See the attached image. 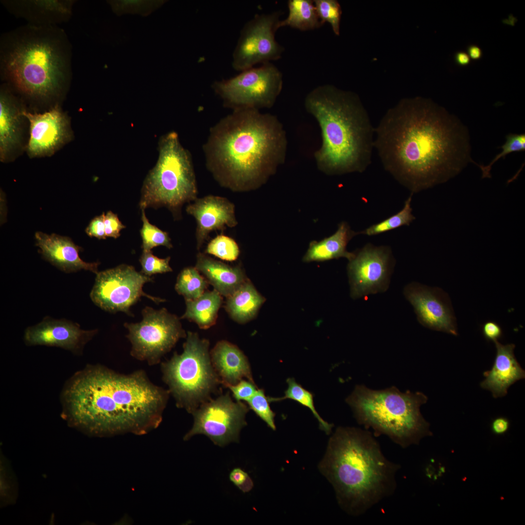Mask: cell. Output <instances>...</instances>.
<instances>
[{"label":"cell","instance_id":"1","mask_svg":"<svg viewBox=\"0 0 525 525\" xmlns=\"http://www.w3.org/2000/svg\"><path fill=\"white\" fill-rule=\"evenodd\" d=\"M374 133V147L384 168L412 194L446 182L474 162L467 128L428 99L401 100Z\"/></svg>","mask_w":525,"mask_h":525},{"label":"cell","instance_id":"2","mask_svg":"<svg viewBox=\"0 0 525 525\" xmlns=\"http://www.w3.org/2000/svg\"><path fill=\"white\" fill-rule=\"evenodd\" d=\"M170 394L143 370L123 374L90 365L69 381L62 401L69 420L88 434L140 435L160 424Z\"/></svg>","mask_w":525,"mask_h":525},{"label":"cell","instance_id":"3","mask_svg":"<svg viewBox=\"0 0 525 525\" xmlns=\"http://www.w3.org/2000/svg\"><path fill=\"white\" fill-rule=\"evenodd\" d=\"M283 131L276 117L255 109L233 110L210 129L203 145L206 166L222 187L256 189L283 158Z\"/></svg>","mask_w":525,"mask_h":525},{"label":"cell","instance_id":"4","mask_svg":"<svg viewBox=\"0 0 525 525\" xmlns=\"http://www.w3.org/2000/svg\"><path fill=\"white\" fill-rule=\"evenodd\" d=\"M72 55L63 29L27 23L0 36L1 79L23 101L50 108L60 104L69 88Z\"/></svg>","mask_w":525,"mask_h":525},{"label":"cell","instance_id":"5","mask_svg":"<svg viewBox=\"0 0 525 525\" xmlns=\"http://www.w3.org/2000/svg\"><path fill=\"white\" fill-rule=\"evenodd\" d=\"M322 465L340 504L355 515L364 513L395 489L398 465L386 459L366 430L338 428Z\"/></svg>","mask_w":525,"mask_h":525},{"label":"cell","instance_id":"6","mask_svg":"<svg viewBox=\"0 0 525 525\" xmlns=\"http://www.w3.org/2000/svg\"><path fill=\"white\" fill-rule=\"evenodd\" d=\"M305 105L321 129L319 168L330 175L365 171L371 162L374 128L358 96L324 85L307 95Z\"/></svg>","mask_w":525,"mask_h":525},{"label":"cell","instance_id":"7","mask_svg":"<svg viewBox=\"0 0 525 525\" xmlns=\"http://www.w3.org/2000/svg\"><path fill=\"white\" fill-rule=\"evenodd\" d=\"M427 400L421 392H402L394 386L374 390L358 385L346 402L358 423L406 448L432 435L430 424L420 412Z\"/></svg>","mask_w":525,"mask_h":525},{"label":"cell","instance_id":"8","mask_svg":"<svg viewBox=\"0 0 525 525\" xmlns=\"http://www.w3.org/2000/svg\"><path fill=\"white\" fill-rule=\"evenodd\" d=\"M158 145V159L143 181L139 207H165L178 220L183 206L197 198L192 156L175 131L163 135Z\"/></svg>","mask_w":525,"mask_h":525},{"label":"cell","instance_id":"9","mask_svg":"<svg viewBox=\"0 0 525 525\" xmlns=\"http://www.w3.org/2000/svg\"><path fill=\"white\" fill-rule=\"evenodd\" d=\"M209 342L188 332L181 354L161 363L162 380L175 398L176 405L192 414L211 399L221 382L211 363Z\"/></svg>","mask_w":525,"mask_h":525},{"label":"cell","instance_id":"10","mask_svg":"<svg viewBox=\"0 0 525 525\" xmlns=\"http://www.w3.org/2000/svg\"><path fill=\"white\" fill-rule=\"evenodd\" d=\"M282 85V73L269 62L241 71L230 78L216 81L211 88L225 107L259 110L273 105Z\"/></svg>","mask_w":525,"mask_h":525},{"label":"cell","instance_id":"11","mask_svg":"<svg viewBox=\"0 0 525 525\" xmlns=\"http://www.w3.org/2000/svg\"><path fill=\"white\" fill-rule=\"evenodd\" d=\"M142 315L139 323H124L128 330L126 337L132 345L131 355L153 366L159 363L179 339L186 337L187 334L178 317L165 308L156 310L146 306Z\"/></svg>","mask_w":525,"mask_h":525},{"label":"cell","instance_id":"12","mask_svg":"<svg viewBox=\"0 0 525 525\" xmlns=\"http://www.w3.org/2000/svg\"><path fill=\"white\" fill-rule=\"evenodd\" d=\"M96 275L90 297L96 305L106 312H122L133 316L130 308L142 297L157 304L165 301L143 292L144 284L153 281V278L138 272L132 265L122 264Z\"/></svg>","mask_w":525,"mask_h":525},{"label":"cell","instance_id":"13","mask_svg":"<svg viewBox=\"0 0 525 525\" xmlns=\"http://www.w3.org/2000/svg\"><path fill=\"white\" fill-rule=\"evenodd\" d=\"M249 408L242 401L233 402L228 392L211 399L192 412L194 423L184 440L203 434L219 446L238 442L241 429L246 425L245 418Z\"/></svg>","mask_w":525,"mask_h":525},{"label":"cell","instance_id":"14","mask_svg":"<svg viewBox=\"0 0 525 525\" xmlns=\"http://www.w3.org/2000/svg\"><path fill=\"white\" fill-rule=\"evenodd\" d=\"M281 14L280 11L257 14L245 23L232 54L234 70L241 71L280 58L284 48L276 40L275 34Z\"/></svg>","mask_w":525,"mask_h":525},{"label":"cell","instance_id":"15","mask_svg":"<svg viewBox=\"0 0 525 525\" xmlns=\"http://www.w3.org/2000/svg\"><path fill=\"white\" fill-rule=\"evenodd\" d=\"M354 253L347 265L351 297L385 291L395 264L390 247L368 243Z\"/></svg>","mask_w":525,"mask_h":525},{"label":"cell","instance_id":"16","mask_svg":"<svg viewBox=\"0 0 525 525\" xmlns=\"http://www.w3.org/2000/svg\"><path fill=\"white\" fill-rule=\"evenodd\" d=\"M23 114L29 123V138L26 150L30 158L50 157L71 140L70 120L56 104L43 113Z\"/></svg>","mask_w":525,"mask_h":525},{"label":"cell","instance_id":"17","mask_svg":"<svg viewBox=\"0 0 525 525\" xmlns=\"http://www.w3.org/2000/svg\"><path fill=\"white\" fill-rule=\"evenodd\" d=\"M404 294L413 306L423 326L433 330L458 335L456 318L448 295L442 289L417 282L404 288Z\"/></svg>","mask_w":525,"mask_h":525},{"label":"cell","instance_id":"18","mask_svg":"<svg viewBox=\"0 0 525 525\" xmlns=\"http://www.w3.org/2000/svg\"><path fill=\"white\" fill-rule=\"evenodd\" d=\"M97 332L82 330L78 324L65 318L47 316L39 323L26 329L24 340L28 346L59 347L80 354L86 344Z\"/></svg>","mask_w":525,"mask_h":525},{"label":"cell","instance_id":"19","mask_svg":"<svg viewBox=\"0 0 525 525\" xmlns=\"http://www.w3.org/2000/svg\"><path fill=\"white\" fill-rule=\"evenodd\" d=\"M24 101L3 83L0 90V159L13 161L24 148Z\"/></svg>","mask_w":525,"mask_h":525},{"label":"cell","instance_id":"20","mask_svg":"<svg viewBox=\"0 0 525 525\" xmlns=\"http://www.w3.org/2000/svg\"><path fill=\"white\" fill-rule=\"evenodd\" d=\"M188 214L196 222V240L199 249L212 231L233 228L238 224L235 206L225 197L209 195L197 198L186 207Z\"/></svg>","mask_w":525,"mask_h":525},{"label":"cell","instance_id":"21","mask_svg":"<svg viewBox=\"0 0 525 525\" xmlns=\"http://www.w3.org/2000/svg\"><path fill=\"white\" fill-rule=\"evenodd\" d=\"M36 245L44 258L66 273L81 270L98 273L99 262H87L81 259L80 247L69 237L37 231L35 233Z\"/></svg>","mask_w":525,"mask_h":525},{"label":"cell","instance_id":"22","mask_svg":"<svg viewBox=\"0 0 525 525\" xmlns=\"http://www.w3.org/2000/svg\"><path fill=\"white\" fill-rule=\"evenodd\" d=\"M74 0H2L5 8L17 18L35 25H57L68 21L72 16Z\"/></svg>","mask_w":525,"mask_h":525},{"label":"cell","instance_id":"23","mask_svg":"<svg viewBox=\"0 0 525 525\" xmlns=\"http://www.w3.org/2000/svg\"><path fill=\"white\" fill-rule=\"evenodd\" d=\"M496 355L490 370L483 373L485 379L480 387L491 392L494 398H501L508 393V388L517 381L525 378V371L517 360L514 350L515 345L494 342Z\"/></svg>","mask_w":525,"mask_h":525},{"label":"cell","instance_id":"24","mask_svg":"<svg viewBox=\"0 0 525 525\" xmlns=\"http://www.w3.org/2000/svg\"><path fill=\"white\" fill-rule=\"evenodd\" d=\"M210 356L213 367L224 386L235 385L244 378L254 382L247 357L235 345L220 341L212 349Z\"/></svg>","mask_w":525,"mask_h":525},{"label":"cell","instance_id":"25","mask_svg":"<svg viewBox=\"0 0 525 525\" xmlns=\"http://www.w3.org/2000/svg\"><path fill=\"white\" fill-rule=\"evenodd\" d=\"M195 267L214 290L227 298L248 279L240 266H230L201 253L197 255Z\"/></svg>","mask_w":525,"mask_h":525},{"label":"cell","instance_id":"26","mask_svg":"<svg viewBox=\"0 0 525 525\" xmlns=\"http://www.w3.org/2000/svg\"><path fill=\"white\" fill-rule=\"evenodd\" d=\"M358 235V232L353 231L347 222L342 221L338 224L336 231L331 236L319 241H311L302 261L320 262L340 258L350 261L355 253L348 251L347 246L352 238Z\"/></svg>","mask_w":525,"mask_h":525},{"label":"cell","instance_id":"27","mask_svg":"<svg viewBox=\"0 0 525 525\" xmlns=\"http://www.w3.org/2000/svg\"><path fill=\"white\" fill-rule=\"evenodd\" d=\"M265 300L264 298L247 279L227 298L226 308L234 320L245 323L256 315Z\"/></svg>","mask_w":525,"mask_h":525},{"label":"cell","instance_id":"28","mask_svg":"<svg viewBox=\"0 0 525 525\" xmlns=\"http://www.w3.org/2000/svg\"><path fill=\"white\" fill-rule=\"evenodd\" d=\"M221 296L214 289L205 291L194 300H185L186 311L181 318L195 322L201 329L210 328L216 323L222 302Z\"/></svg>","mask_w":525,"mask_h":525},{"label":"cell","instance_id":"29","mask_svg":"<svg viewBox=\"0 0 525 525\" xmlns=\"http://www.w3.org/2000/svg\"><path fill=\"white\" fill-rule=\"evenodd\" d=\"M287 5L289 14L286 18L280 21V28L289 26L306 31L319 28L323 25L313 0H289Z\"/></svg>","mask_w":525,"mask_h":525},{"label":"cell","instance_id":"30","mask_svg":"<svg viewBox=\"0 0 525 525\" xmlns=\"http://www.w3.org/2000/svg\"><path fill=\"white\" fill-rule=\"evenodd\" d=\"M208 283L195 267H187L178 274L175 289L185 300H194L205 292Z\"/></svg>","mask_w":525,"mask_h":525},{"label":"cell","instance_id":"31","mask_svg":"<svg viewBox=\"0 0 525 525\" xmlns=\"http://www.w3.org/2000/svg\"><path fill=\"white\" fill-rule=\"evenodd\" d=\"M286 382L288 387L284 392V396L280 398L269 397L270 402H279L286 399L297 402L302 405L308 407L317 420L320 428L327 434H329L331 431L332 425L323 420L316 411L314 403L313 393L304 388L293 378H288Z\"/></svg>","mask_w":525,"mask_h":525},{"label":"cell","instance_id":"32","mask_svg":"<svg viewBox=\"0 0 525 525\" xmlns=\"http://www.w3.org/2000/svg\"><path fill=\"white\" fill-rule=\"evenodd\" d=\"M413 194L404 201L402 209L396 214L376 224L372 225L365 229L358 232L359 234L372 236L385 233L400 227L408 226L415 219L412 214L411 201Z\"/></svg>","mask_w":525,"mask_h":525},{"label":"cell","instance_id":"33","mask_svg":"<svg viewBox=\"0 0 525 525\" xmlns=\"http://www.w3.org/2000/svg\"><path fill=\"white\" fill-rule=\"evenodd\" d=\"M141 211L142 226L140 233L142 239V251H151L154 247L158 246L172 248L173 245L168 233L149 222L146 216L145 209H141Z\"/></svg>","mask_w":525,"mask_h":525},{"label":"cell","instance_id":"34","mask_svg":"<svg viewBox=\"0 0 525 525\" xmlns=\"http://www.w3.org/2000/svg\"><path fill=\"white\" fill-rule=\"evenodd\" d=\"M205 253L213 255L222 260L232 262L238 258L240 249L233 239L220 234L209 242L206 247Z\"/></svg>","mask_w":525,"mask_h":525},{"label":"cell","instance_id":"35","mask_svg":"<svg viewBox=\"0 0 525 525\" xmlns=\"http://www.w3.org/2000/svg\"><path fill=\"white\" fill-rule=\"evenodd\" d=\"M317 15L323 25L329 23L335 35H339L342 9L336 0H314Z\"/></svg>","mask_w":525,"mask_h":525},{"label":"cell","instance_id":"36","mask_svg":"<svg viewBox=\"0 0 525 525\" xmlns=\"http://www.w3.org/2000/svg\"><path fill=\"white\" fill-rule=\"evenodd\" d=\"M248 407L264 421L271 429L276 430L275 413L271 409L269 397L262 389H258L253 396L246 402Z\"/></svg>","mask_w":525,"mask_h":525},{"label":"cell","instance_id":"37","mask_svg":"<svg viewBox=\"0 0 525 525\" xmlns=\"http://www.w3.org/2000/svg\"><path fill=\"white\" fill-rule=\"evenodd\" d=\"M502 151L497 155L487 165H477L482 172V178L490 177V171L493 164L502 157L505 158L508 154L525 150V134H509L506 136V141L500 147Z\"/></svg>","mask_w":525,"mask_h":525},{"label":"cell","instance_id":"38","mask_svg":"<svg viewBox=\"0 0 525 525\" xmlns=\"http://www.w3.org/2000/svg\"><path fill=\"white\" fill-rule=\"evenodd\" d=\"M170 257L160 259L153 255L152 251H142L139 259L141 266L140 272L151 277L156 274H162L173 271L170 266Z\"/></svg>","mask_w":525,"mask_h":525},{"label":"cell","instance_id":"39","mask_svg":"<svg viewBox=\"0 0 525 525\" xmlns=\"http://www.w3.org/2000/svg\"><path fill=\"white\" fill-rule=\"evenodd\" d=\"M236 401H248L258 389L254 382L242 379L237 384L228 386Z\"/></svg>","mask_w":525,"mask_h":525},{"label":"cell","instance_id":"40","mask_svg":"<svg viewBox=\"0 0 525 525\" xmlns=\"http://www.w3.org/2000/svg\"><path fill=\"white\" fill-rule=\"evenodd\" d=\"M104 223L106 237L114 239L120 237L121 231L126 228L119 220L117 214L110 210L105 214Z\"/></svg>","mask_w":525,"mask_h":525},{"label":"cell","instance_id":"41","mask_svg":"<svg viewBox=\"0 0 525 525\" xmlns=\"http://www.w3.org/2000/svg\"><path fill=\"white\" fill-rule=\"evenodd\" d=\"M230 480L243 492L249 491L253 483L248 474L239 468L233 469L229 475Z\"/></svg>","mask_w":525,"mask_h":525},{"label":"cell","instance_id":"42","mask_svg":"<svg viewBox=\"0 0 525 525\" xmlns=\"http://www.w3.org/2000/svg\"><path fill=\"white\" fill-rule=\"evenodd\" d=\"M105 214L95 217L89 223L85 229L87 234L90 237H95L98 239H105L106 235L105 232L104 218Z\"/></svg>","mask_w":525,"mask_h":525},{"label":"cell","instance_id":"43","mask_svg":"<svg viewBox=\"0 0 525 525\" xmlns=\"http://www.w3.org/2000/svg\"><path fill=\"white\" fill-rule=\"evenodd\" d=\"M482 332L484 338L488 341L494 343L503 337V330L496 322L488 321L482 326Z\"/></svg>","mask_w":525,"mask_h":525},{"label":"cell","instance_id":"44","mask_svg":"<svg viewBox=\"0 0 525 525\" xmlns=\"http://www.w3.org/2000/svg\"><path fill=\"white\" fill-rule=\"evenodd\" d=\"M510 422L505 417H498L492 420L490 424V429L493 434L496 435H503L508 430Z\"/></svg>","mask_w":525,"mask_h":525},{"label":"cell","instance_id":"45","mask_svg":"<svg viewBox=\"0 0 525 525\" xmlns=\"http://www.w3.org/2000/svg\"><path fill=\"white\" fill-rule=\"evenodd\" d=\"M456 63L460 66H465L469 64L470 58L468 53L464 52H457L455 55Z\"/></svg>","mask_w":525,"mask_h":525},{"label":"cell","instance_id":"46","mask_svg":"<svg viewBox=\"0 0 525 525\" xmlns=\"http://www.w3.org/2000/svg\"><path fill=\"white\" fill-rule=\"evenodd\" d=\"M468 52L470 58L473 60H477L480 58L482 54L481 49L478 46L474 45L469 47Z\"/></svg>","mask_w":525,"mask_h":525}]
</instances>
